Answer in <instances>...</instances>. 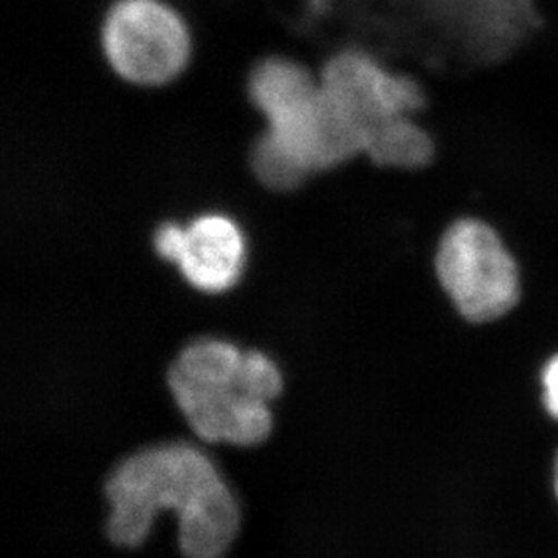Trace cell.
Masks as SVG:
<instances>
[{
	"label": "cell",
	"instance_id": "5b68a950",
	"mask_svg": "<svg viewBox=\"0 0 558 558\" xmlns=\"http://www.w3.org/2000/svg\"><path fill=\"white\" fill-rule=\"evenodd\" d=\"M436 271L456 310L475 324L496 320L519 301L515 260L496 230L480 219L448 227L437 246Z\"/></svg>",
	"mask_w": 558,
	"mask_h": 558
},
{
	"label": "cell",
	"instance_id": "3957f363",
	"mask_svg": "<svg viewBox=\"0 0 558 558\" xmlns=\"http://www.w3.org/2000/svg\"><path fill=\"white\" fill-rule=\"evenodd\" d=\"M175 405L203 441L253 447L274 430L269 403L253 395L244 351L205 338L186 345L167 376Z\"/></svg>",
	"mask_w": 558,
	"mask_h": 558
},
{
	"label": "cell",
	"instance_id": "7a4b0ae2",
	"mask_svg": "<svg viewBox=\"0 0 558 558\" xmlns=\"http://www.w3.org/2000/svg\"><path fill=\"white\" fill-rule=\"evenodd\" d=\"M246 93L260 132L310 178L364 156V132L335 109L304 63L266 57L250 71Z\"/></svg>",
	"mask_w": 558,
	"mask_h": 558
},
{
	"label": "cell",
	"instance_id": "52a82bcc",
	"mask_svg": "<svg viewBox=\"0 0 558 558\" xmlns=\"http://www.w3.org/2000/svg\"><path fill=\"white\" fill-rule=\"evenodd\" d=\"M248 244L243 228L222 211H206L185 225L175 266L194 290L219 295L243 277Z\"/></svg>",
	"mask_w": 558,
	"mask_h": 558
},
{
	"label": "cell",
	"instance_id": "30bf717a",
	"mask_svg": "<svg viewBox=\"0 0 558 558\" xmlns=\"http://www.w3.org/2000/svg\"><path fill=\"white\" fill-rule=\"evenodd\" d=\"M544 405L549 416L558 420V356L549 360L543 371Z\"/></svg>",
	"mask_w": 558,
	"mask_h": 558
},
{
	"label": "cell",
	"instance_id": "277c9868",
	"mask_svg": "<svg viewBox=\"0 0 558 558\" xmlns=\"http://www.w3.org/2000/svg\"><path fill=\"white\" fill-rule=\"evenodd\" d=\"M107 68L136 89H163L186 73L194 53L189 22L165 0H114L101 19Z\"/></svg>",
	"mask_w": 558,
	"mask_h": 558
},
{
	"label": "cell",
	"instance_id": "8fae6325",
	"mask_svg": "<svg viewBox=\"0 0 558 558\" xmlns=\"http://www.w3.org/2000/svg\"><path fill=\"white\" fill-rule=\"evenodd\" d=\"M554 485H555V494H557V499H558V456H557V461H555Z\"/></svg>",
	"mask_w": 558,
	"mask_h": 558
},
{
	"label": "cell",
	"instance_id": "8992f818",
	"mask_svg": "<svg viewBox=\"0 0 558 558\" xmlns=\"http://www.w3.org/2000/svg\"><path fill=\"white\" fill-rule=\"evenodd\" d=\"M322 90L345 120L364 132L398 117H414L425 106L416 80L392 73L373 54L345 49L326 60L318 73Z\"/></svg>",
	"mask_w": 558,
	"mask_h": 558
},
{
	"label": "cell",
	"instance_id": "6da1fadb",
	"mask_svg": "<svg viewBox=\"0 0 558 558\" xmlns=\"http://www.w3.org/2000/svg\"><path fill=\"white\" fill-rule=\"evenodd\" d=\"M111 506L106 533L123 548H137L159 511H175L185 558H222L238 538L241 510L230 486L201 448L165 442L123 459L106 483Z\"/></svg>",
	"mask_w": 558,
	"mask_h": 558
},
{
	"label": "cell",
	"instance_id": "ba28073f",
	"mask_svg": "<svg viewBox=\"0 0 558 558\" xmlns=\"http://www.w3.org/2000/svg\"><path fill=\"white\" fill-rule=\"evenodd\" d=\"M436 145L414 117H398L374 126L364 156L381 169L420 170L433 161Z\"/></svg>",
	"mask_w": 558,
	"mask_h": 558
},
{
	"label": "cell",
	"instance_id": "9c48e42d",
	"mask_svg": "<svg viewBox=\"0 0 558 558\" xmlns=\"http://www.w3.org/2000/svg\"><path fill=\"white\" fill-rule=\"evenodd\" d=\"M183 241H185V225L178 221L161 222L154 232V250L165 263L175 264L180 257Z\"/></svg>",
	"mask_w": 558,
	"mask_h": 558
}]
</instances>
